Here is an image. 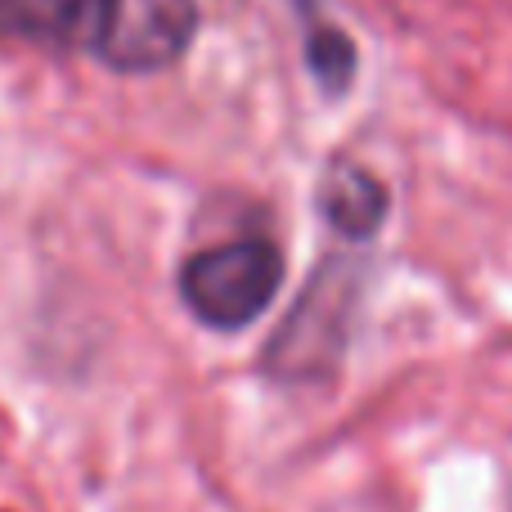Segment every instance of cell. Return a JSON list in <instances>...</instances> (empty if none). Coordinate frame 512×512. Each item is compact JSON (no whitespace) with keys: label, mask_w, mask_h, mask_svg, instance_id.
Here are the masks:
<instances>
[{"label":"cell","mask_w":512,"mask_h":512,"mask_svg":"<svg viewBox=\"0 0 512 512\" xmlns=\"http://www.w3.org/2000/svg\"><path fill=\"white\" fill-rule=\"evenodd\" d=\"M283 283V256L265 239L221 243L189 256L180 270V297L207 328H248Z\"/></svg>","instance_id":"1"},{"label":"cell","mask_w":512,"mask_h":512,"mask_svg":"<svg viewBox=\"0 0 512 512\" xmlns=\"http://www.w3.org/2000/svg\"><path fill=\"white\" fill-rule=\"evenodd\" d=\"M194 27V0H95L86 41L117 72H158L189 50Z\"/></svg>","instance_id":"2"},{"label":"cell","mask_w":512,"mask_h":512,"mask_svg":"<svg viewBox=\"0 0 512 512\" xmlns=\"http://www.w3.org/2000/svg\"><path fill=\"white\" fill-rule=\"evenodd\" d=\"M355 279L351 270H324L306 288V297L292 306V319L274 333L270 342V369L279 378H310V373L328 369L342 355L346 315H351Z\"/></svg>","instance_id":"3"},{"label":"cell","mask_w":512,"mask_h":512,"mask_svg":"<svg viewBox=\"0 0 512 512\" xmlns=\"http://www.w3.org/2000/svg\"><path fill=\"white\" fill-rule=\"evenodd\" d=\"M319 212L346 239H373L387 221V189L360 167H333L319 185Z\"/></svg>","instance_id":"4"},{"label":"cell","mask_w":512,"mask_h":512,"mask_svg":"<svg viewBox=\"0 0 512 512\" xmlns=\"http://www.w3.org/2000/svg\"><path fill=\"white\" fill-rule=\"evenodd\" d=\"M95 0H0V32L27 41H63L86 27Z\"/></svg>","instance_id":"5"},{"label":"cell","mask_w":512,"mask_h":512,"mask_svg":"<svg viewBox=\"0 0 512 512\" xmlns=\"http://www.w3.org/2000/svg\"><path fill=\"white\" fill-rule=\"evenodd\" d=\"M310 68H315L319 86L328 90V95H337V90H346V81H351L355 72V45L346 41L342 32H333V27H324V32L310 36Z\"/></svg>","instance_id":"6"}]
</instances>
